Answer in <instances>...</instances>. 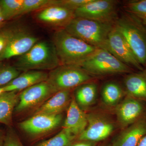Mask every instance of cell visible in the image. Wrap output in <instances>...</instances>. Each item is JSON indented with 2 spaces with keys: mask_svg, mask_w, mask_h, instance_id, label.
<instances>
[{
  "mask_svg": "<svg viewBox=\"0 0 146 146\" xmlns=\"http://www.w3.org/2000/svg\"><path fill=\"white\" fill-rule=\"evenodd\" d=\"M52 39L60 65L79 66L98 49L71 35L64 29L55 31Z\"/></svg>",
  "mask_w": 146,
  "mask_h": 146,
  "instance_id": "6da1fadb",
  "label": "cell"
},
{
  "mask_svg": "<svg viewBox=\"0 0 146 146\" xmlns=\"http://www.w3.org/2000/svg\"><path fill=\"white\" fill-rule=\"evenodd\" d=\"M115 24L76 17L64 29L71 35L97 48L107 50L108 35Z\"/></svg>",
  "mask_w": 146,
  "mask_h": 146,
  "instance_id": "7a4b0ae2",
  "label": "cell"
},
{
  "mask_svg": "<svg viewBox=\"0 0 146 146\" xmlns=\"http://www.w3.org/2000/svg\"><path fill=\"white\" fill-rule=\"evenodd\" d=\"M60 65L53 43L46 41L36 42L29 50L19 56L15 67L19 71L53 70Z\"/></svg>",
  "mask_w": 146,
  "mask_h": 146,
  "instance_id": "3957f363",
  "label": "cell"
},
{
  "mask_svg": "<svg viewBox=\"0 0 146 146\" xmlns=\"http://www.w3.org/2000/svg\"><path fill=\"white\" fill-rule=\"evenodd\" d=\"M116 28L124 36L139 63L146 65V27L137 19L126 14L115 21Z\"/></svg>",
  "mask_w": 146,
  "mask_h": 146,
  "instance_id": "277c9868",
  "label": "cell"
},
{
  "mask_svg": "<svg viewBox=\"0 0 146 146\" xmlns=\"http://www.w3.org/2000/svg\"><path fill=\"white\" fill-rule=\"evenodd\" d=\"M79 66L91 75L105 76L131 73L132 68L120 61L108 51L98 49Z\"/></svg>",
  "mask_w": 146,
  "mask_h": 146,
  "instance_id": "5b68a950",
  "label": "cell"
},
{
  "mask_svg": "<svg viewBox=\"0 0 146 146\" xmlns=\"http://www.w3.org/2000/svg\"><path fill=\"white\" fill-rule=\"evenodd\" d=\"M92 76L77 65H60L48 74L47 81L58 92L71 90L89 82Z\"/></svg>",
  "mask_w": 146,
  "mask_h": 146,
  "instance_id": "8992f818",
  "label": "cell"
},
{
  "mask_svg": "<svg viewBox=\"0 0 146 146\" xmlns=\"http://www.w3.org/2000/svg\"><path fill=\"white\" fill-rule=\"evenodd\" d=\"M118 1L115 0H91L75 11L76 17L115 24L117 19Z\"/></svg>",
  "mask_w": 146,
  "mask_h": 146,
  "instance_id": "52a82bcc",
  "label": "cell"
},
{
  "mask_svg": "<svg viewBox=\"0 0 146 146\" xmlns=\"http://www.w3.org/2000/svg\"><path fill=\"white\" fill-rule=\"evenodd\" d=\"M38 39L23 27L10 29L7 44L0 55V61L23 55L38 42Z\"/></svg>",
  "mask_w": 146,
  "mask_h": 146,
  "instance_id": "ba28073f",
  "label": "cell"
},
{
  "mask_svg": "<svg viewBox=\"0 0 146 146\" xmlns=\"http://www.w3.org/2000/svg\"><path fill=\"white\" fill-rule=\"evenodd\" d=\"M56 92L47 80L30 86L19 94V101L14 110L20 113L40 106Z\"/></svg>",
  "mask_w": 146,
  "mask_h": 146,
  "instance_id": "9c48e42d",
  "label": "cell"
},
{
  "mask_svg": "<svg viewBox=\"0 0 146 146\" xmlns=\"http://www.w3.org/2000/svg\"><path fill=\"white\" fill-rule=\"evenodd\" d=\"M87 116V127L78 137V141L97 142L108 138L115 129L114 124L106 116L100 113H91Z\"/></svg>",
  "mask_w": 146,
  "mask_h": 146,
  "instance_id": "30bf717a",
  "label": "cell"
},
{
  "mask_svg": "<svg viewBox=\"0 0 146 146\" xmlns=\"http://www.w3.org/2000/svg\"><path fill=\"white\" fill-rule=\"evenodd\" d=\"M107 47V50L121 62L141 71L143 70L125 39L115 25L108 35Z\"/></svg>",
  "mask_w": 146,
  "mask_h": 146,
  "instance_id": "8fae6325",
  "label": "cell"
},
{
  "mask_svg": "<svg viewBox=\"0 0 146 146\" xmlns=\"http://www.w3.org/2000/svg\"><path fill=\"white\" fill-rule=\"evenodd\" d=\"M62 120V114L56 115L37 114L19 123L18 126L28 134L37 136L56 128L60 125Z\"/></svg>",
  "mask_w": 146,
  "mask_h": 146,
  "instance_id": "7c38bea8",
  "label": "cell"
},
{
  "mask_svg": "<svg viewBox=\"0 0 146 146\" xmlns=\"http://www.w3.org/2000/svg\"><path fill=\"white\" fill-rule=\"evenodd\" d=\"M144 111L145 108L141 101L127 96L117 104L115 112L119 124L124 129L143 118Z\"/></svg>",
  "mask_w": 146,
  "mask_h": 146,
  "instance_id": "4fadbf2b",
  "label": "cell"
},
{
  "mask_svg": "<svg viewBox=\"0 0 146 146\" xmlns=\"http://www.w3.org/2000/svg\"><path fill=\"white\" fill-rule=\"evenodd\" d=\"M36 18L44 23L64 29L76 18L74 11L59 5H52L42 9Z\"/></svg>",
  "mask_w": 146,
  "mask_h": 146,
  "instance_id": "5bb4252c",
  "label": "cell"
},
{
  "mask_svg": "<svg viewBox=\"0 0 146 146\" xmlns=\"http://www.w3.org/2000/svg\"><path fill=\"white\" fill-rule=\"evenodd\" d=\"M87 123L86 114L78 106L73 97L68 108L63 129L78 137L85 130Z\"/></svg>",
  "mask_w": 146,
  "mask_h": 146,
  "instance_id": "9a60e30c",
  "label": "cell"
},
{
  "mask_svg": "<svg viewBox=\"0 0 146 146\" xmlns=\"http://www.w3.org/2000/svg\"><path fill=\"white\" fill-rule=\"evenodd\" d=\"M146 135V119L141 118L124 129L112 142V146H137Z\"/></svg>",
  "mask_w": 146,
  "mask_h": 146,
  "instance_id": "2e32d148",
  "label": "cell"
},
{
  "mask_svg": "<svg viewBox=\"0 0 146 146\" xmlns=\"http://www.w3.org/2000/svg\"><path fill=\"white\" fill-rule=\"evenodd\" d=\"M71 90L58 91L43 104L37 107L34 115H58L68 108L70 103Z\"/></svg>",
  "mask_w": 146,
  "mask_h": 146,
  "instance_id": "e0dca14e",
  "label": "cell"
},
{
  "mask_svg": "<svg viewBox=\"0 0 146 146\" xmlns=\"http://www.w3.org/2000/svg\"><path fill=\"white\" fill-rule=\"evenodd\" d=\"M48 74L43 71H26L4 86L5 92H18L47 80Z\"/></svg>",
  "mask_w": 146,
  "mask_h": 146,
  "instance_id": "ac0fdd59",
  "label": "cell"
},
{
  "mask_svg": "<svg viewBox=\"0 0 146 146\" xmlns=\"http://www.w3.org/2000/svg\"><path fill=\"white\" fill-rule=\"evenodd\" d=\"M127 96L146 101V69L138 73H131L124 79Z\"/></svg>",
  "mask_w": 146,
  "mask_h": 146,
  "instance_id": "d6986e66",
  "label": "cell"
},
{
  "mask_svg": "<svg viewBox=\"0 0 146 146\" xmlns=\"http://www.w3.org/2000/svg\"><path fill=\"white\" fill-rule=\"evenodd\" d=\"M19 101V94L6 92L0 96V123L9 127L13 125V114Z\"/></svg>",
  "mask_w": 146,
  "mask_h": 146,
  "instance_id": "ffe728a7",
  "label": "cell"
},
{
  "mask_svg": "<svg viewBox=\"0 0 146 146\" xmlns=\"http://www.w3.org/2000/svg\"><path fill=\"white\" fill-rule=\"evenodd\" d=\"M98 88L96 84L87 82L76 88L75 100L83 110L94 104L96 99Z\"/></svg>",
  "mask_w": 146,
  "mask_h": 146,
  "instance_id": "44dd1931",
  "label": "cell"
},
{
  "mask_svg": "<svg viewBox=\"0 0 146 146\" xmlns=\"http://www.w3.org/2000/svg\"><path fill=\"white\" fill-rule=\"evenodd\" d=\"M123 94V91L120 85L113 82L105 84L102 89L103 100L106 104L109 106L119 104Z\"/></svg>",
  "mask_w": 146,
  "mask_h": 146,
  "instance_id": "7402d4cb",
  "label": "cell"
},
{
  "mask_svg": "<svg viewBox=\"0 0 146 146\" xmlns=\"http://www.w3.org/2000/svg\"><path fill=\"white\" fill-rule=\"evenodd\" d=\"M123 8L127 14L133 16L146 27V0H132L125 3Z\"/></svg>",
  "mask_w": 146,
  "mask_h": 146,
  "instance_id": "603a6c76",
  "label": "cell"
},
{
  "mask_svg": "<svg viewBox=\"0 0 146 146\" xmlns=\"http://www.w3.org/2000/svg\"><path fill=\"white\" fill-rule=\"evenodd\" d=\"M23 2V0H1L0 8L5 21L16 18Z\"/></svg>",
  "mask_w": 146,
  "mask_h": 146,
  "instance_id": "cb8c5ba5",
  "label": "cell"
},
{
  "mask_svg": "<svg viewBox=\"0 0 146 146\" xmlns=\"http://www.w3.org/2000/svg\"><path fill=\"white\" fill-rule=\"evenodd\" d=\"M76 138L72 133L62 129L55 136L40 143L37 146H70Z\"/></svg>",
  "mask_w": 146,
  "mask_h": 146,
  "instance_id": "d4e9b609",
  "label": "cell"
},
{
  "mask_svg": "<svg viewBox=\"0 0 146 146\" xmlns=\"http://www.w3.org/2000/svg\"><path fill=\"white\" fill-rule=\"evenodd\" d=\"M54 0H23L16 17L53 5Z\"/></svg>",
  "mask_w": 146,
  "mask_h": 146,
  "instance_id": "484cf974",
  "label": "cell"
},
{
  "mask_svg": "<svg viewBox=\"0 0 146 146\" xmlns=\"http://www.w3.org/2000/svg\"><path fill=\"white\" fill-rule=\"evenodd\" d=\"M20 74V71L15 67L4 65L0 67V87H3Z\"/></svg>",
  "mask_w": 146,
  "mask_h": 146,
  "instance_id": "4316f807",
  "label": "cell"
},
{
  "mask_svg": "<svg viewBox=\"0 0 146 146\" xmlns=\"http://www.w3.org/2000/svg\"><path fill=\"white\" fill-rule=\"evenodd\" d=\"M91 1V0H54L53 5L60 6L75 11Z\"/></svg>",
  "mask_w": 146,
  "mask_h": 146,
  "instance_id": "83f0119b",
  "label": "cell"
},
{
  "mask_svg": "<svg viewBox=\"0 0 146 146\" xmlns=\"http://www.w3.org/2000/svg\"><path fill=\"white\" fill-rule=\"evenodd\" d=\"M5 132L3 146H24L11 127H8Z\"/></svg>",
  "mask_w": 146,
  "mask_h": 146,
  "instance_id": "f1b7e54d",
  "label": "cell"
},
{
  "mask_svg": "<svg viewBox=\"0 0 146 146\" xmlns=\"http://www.w3.org/2000/svg\"><path fill=\"white\" fill-rule=\"evenodd\" d=\"M10 33V29H0V55L5 48Z\"/></svg>",
  "mask_w": 146,
  "mask_h": 146,
  "instance_id": "f546056e",
  "label": "cell"
},
{
  "mask_svg": "<svg viewBox=\"0 0 146 146\" xmlns=\"http://www.w3.org/2000/svg\"><path fill=\"white\" fill-rule=\"evenodd\" d=\"M96 142L87 141H78L70 146H96Z\"/></svg>",
  "mask_w": 146,
  "mask_h": 146,
  "instance_id": "4dcf8cb0",
  "label": "cell"
},
{
  "mask_svg": "<svg viewBox=\"0 0 146 146\" xmlns=\"http://www.w3.org/2000/svg\"><path fill=\"white\" fill-rule=\"evenodd\" d=\"M5 133V132H4L3 131L0 129V146H3Z\"/></svg>",
  "mask_w": 146,
  "mask_h": 146,
  "instance_id": "1f68e13d",
  "label": "cell"
},
{
  "mask_svg": "<svg viewBox=\"0 0 146 146\" xmlns=\"http://www.w3.org/2000/svg\"><path fill=\"white\" fill-rule=\"evenodd\" d=\"M137 146H146V135L141 138Z\"/></svg>",
  "mask_w": 146,
  "mask_h": 146,
  "instance_id": "d6a6232c",
  "label": "cell"
},
{
  "mask_svg": "<svg viewBox=\"0 0 146 146\" xmlns=\"http://www.w3.org/2000/svg\"><path fill=\"white\" fill-rule=\"evenodd\" d=\"M4 19L3 18L2 15H0V29L2 27L3 25L4 24Z\"/></svg>",
  "mask_w": 146,
  "mask_h": 146,
  "instance_id": "836d02e7",
  "label": "cell"
},
{
  "mask_svg": "<svg viewBox=\"0 0 146 146\" xmlns=\"http://www.w3.org/2000/svg\"><path fill=\"white\" fill-rule=\"evenodd\" d=\"M5 92H6L4 86L3 87H0V96L4 93Z\"/></svg>",
  "mask_w": 146,
  "mask_h": 146,
  "instance_id": "e575fe53",
  "label": "cell"
},
{
  "mask_svg": "<svg viewBox=\"0 0 146 146\" xmlns=\"http://www.w3.org/2000/svg\"><path fill=\"white\" fill-rule=\"evenodd\" d=\"M112 146L110 145H106V146Z\"/></svg>",
  "mask_w": 146,
  "mask_h": 146,
  "instance_id": "d590c367",
  "label": "cell"
}]
</instances>
